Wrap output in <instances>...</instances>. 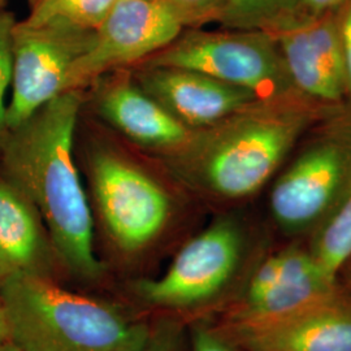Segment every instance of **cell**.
<instances>
[{"label": "cell", "instance_id": "17", "mask_svg": "<svg viewBox=\"0 0 351 351\" xmlns=\"http://www.w3.org/2000/svg\"><path fill=\"white\" fill-rule=\"evenodd\" d=\"M287 0H228L219 24L224 29L264 30L275 24Z\"/></svg>", "mask_w": 351, "mask_h": 351}, {"label": "cell", "instance_id": "24", "mask_svg": "<svg viewBox=\"0 0 351 351\" xmlns=\"http://www.w3.org/2000/svg\"><path fill=\"white\" fill-rule=\"evenodd\" d=\"M337 280H339L341 288L343 289L351 297V258L339 269Z\"/></svg>", "mask_w": 351, "mask_h": 351}, {"label": "cell", "instance_id": "21", "mask_svg": "<svg viewBox=\"0 0 351 351\" xmlns=\"http://www.w3.org/2000/svg\"><path fill=\"white\" fill-rule=\"evenodd\" d=\"M348 0H287L281 14L267 32L277 26L302 23L341 12Z\"/></svg>", "mask_w": 351, "mask_h": 351}, {"label": "cell", "instance_id": "27", "mask_svg": "<svg viewBox=\"0 0 351 351\" xmlns=\"http://www.w3.org/2000/svg\"><path fill=\"white\" fill-rule=\"evenodd\" d=\"M5 3H7V0H0V11H3V10H4Z\"/></svg>", "mask_w": 351, "mask_h": 351}, {"label": "cell", "instance_id": "3", "mask_svg": "<svg viewBox=\"0 0 351 351\" xmlns=\"http://www.w3.org/2000/svg\"><path fill=\"white\" fill-rule=\"evenodd\" d=\"M269 230L239 207L220 211L182 243L160 276L137 278L129 291L142 306L188 323L217 319L237 303L276 245Z\"/></svg>", "mask_w": 351, "mask_h": 351}, {"label": "cell", "instance_id": "16", "mask_svg": "<svg viewBox=\"0 0 351 351\" xmlns=\"http://www.w3.org/2000/svg\"><path fill=\"white\" fill-rule=\"evenodd\" d=\"M116 0H27L30 12L26 23H62L95 30Z\"/></svg>", "mask_w": 351, "mask_h": 351}, {"label": "cell", "instance_id": "10", "mask_svg": "<svg viewBox=\"0 0 351 351\" xmlns=\"http://www.w3.org/2000/svg\"><path fill=\"white\" fill-rule=\"evenodd\" d=\"M215 323L241 351H351V297L339 284L326 297L275 320Z\"/></svg>", "mask_w": 351, "mask_h": 351}, {"label": "cell", "instance_id": "9", "mask_svg": "<svg viewBox=\"0 0 351 351\" xmlns=\"http://www.w3.org/2000/svg\"><path fill=\"white\" fill-rule=\"evenodd\" d=\"M184 26L159 0H116L94 30L88 50L66 75L64 93L85 90L103 75L130 69L163 50Z\"/></svg>", "mask_w": 351, "mask_h": 351}, {"label": "cell", "instance_id": "2", "mask_svg": "<svg viewBox=\"0 0 351 351\" xmlns=\"http://www.w3.org/2000/svg\"><path fill=\"white\" fill-rule=\"evenodd\" d=\"M324 108L303 97L258 101L211 126L194 130L186 143L159 159L189 195L239 208L277 175L282 162Z\"/></svg>", "mask_w": 351, "mask_h": 351}, {"label": "cell", "instance_id": "11", "mask_svg": "<svg viewBox=\"0 0 351 351\" xmlns=\"http://www.w3.org/2000/svg\"><path fill=\"white\" fill-rule=\"evenodd\" d=\"M339 17L336 13L267 32L276 40L295 91L328 107L348 95Z\"/></svg>", "mask_w": 351, "mask_h": 351}, {"label": "cell", "instance_id": "18", "mask_svg": "<svg viewBox=\"0 0 351 351\" xmlns=\"http://www.w3.org/2000/svg\"><path fill=\"white\" fill-rule=\"evenodd\" d=\"M136 351H191L188 322L163 315L151 323L147 339Z\"/></svg>", "mask_w": 351, "mask_h": 351}, {"label": "cell", "instance_id": "13", "mask_svg": "<svg viewBox=\"0 0 351 351\" xmlns=\"http://www.w3.org/2000/svg\"><path fill=\"white\" fill-rule=\"evenodd\" d=\"M150 97L190 130L213 125L259 101L245 88L176 66L130 68Z\"/></svg>", "mask_w": 351, "mask_h": 351}, {"label": "cell", "instance_id": "8", "mask_svg": "<svg viewBox=\"0 0 351 351\" xmlns=\"http://www.w3.org/2000/svg\"><path fill=\"white\" fill-rule=\"evenodd\" d=\"M94 30L62 23L17 21L12 37L8 130L24 124L45 104L63 94L66 75L88 50Z\"/></svg>", "mask_w": 351, "mask_h": 351}, {"label": "cell", "instance_id": "5", "mask_svg": "<svg viewBox=\"0 0 351 351\" xmlns=\"http://www.w3.org/2000/svg\"><path fill=\"white\" fill-rule=\"evenodd\" d=\"M10 343L20 351H136L151 323L117 303L19 276L0 287Z\"/></svg>", "mask_w": 351, "mask_h": 351}, {"label": "cell", "instance_id": "1", "mask_svg": "<svg viewBox=\"0 0 351 351\" xmlns=\"http://www.w3.org/2000/svg\"><path fill=\"white\" fill-rule=\"evenodd\" d=\"M85 90H71L8 132L1 152L5 178L37 207L66 276L99 284L107 267L95 251V221L75 163V132Z\"/></svg>", "mask_w": 351, "mask_h": 351}, {"label": "cell", "instance_id": "14", "mask_svg": "<svg viewBox=\"0 0 351 351\" xmlns=\"http://www.w3.org/2000/svg\"><path fill=\"white\" fill-rule=\"evenodd\" d=\"M19 276H66L50 233L25 194L0 176V287Z\"/></svg>", "mask_w": 351, "mask_h": 351}, {"label": "cell", "instance_id": "22", "mask_svg": "<svg viewBox=\"0 0 351 351\" xmlns=\"http://www.w3.org/2000/svg\"><path fill=\"white\" fill-rule=\"evenodd\" d=\"M189 332L191 351H241L213 319L190 322Z\"/></svg>", "mask_w": 351, "mask_h": 351}, {"label": "cell", "instance_id": "12", "mask_svg": "<svg viewBox=\"0 0 351 351\" xmlns=\"http://www.w3.org/2000/svg\"><path fill=\"white\" fill-rule=\"evenodd\" d=\"M88 88L94 112L129 143L158 159L182 147L194 132L141 88L132 69L103 75Z\"/></svg>", "mask_w": 351, "mask_h": 351}, {"label": "cell", "instance_id": "25", "mask_svg": "<svg viewBox=\"0 0 351 351\" xmlns=\"http://www.w3.org/2000/svg\"><path fill=\"white\" fill-rule=\"evenodd\" d=\"M10 342L8 339V330H7V324H5V317L3 313V307H1V302H0V350L4 345H7Z\"/></svg>", "mask_w": 351, "mask_h": 351}, {"label": "cell", "instance_id": "26", "mask_svg": "<svg viewBox=\"0 0 351 351\" xmlns=\"http://www.w3.org/2000/svg\"><path fill=\"white\" fill-rule=\"evenodd\" d=\"M0 351H20L19 350V349H17V348H14V346H13V345H11V343H10V342H8V343H7V345H4V346H3V348H1V350Z\"/></svg>", "mask_w": 351, "mask_h": 351}, {"label": "cell", "instance_id": "19", "mask_svg": "<svg viewBox=\"0 0 351 351\" xmlns=\"http://www.w3.org/2000/svg\"><path fill=\"white\" fill-rule=\"evenodd\" d=\"M16 23L12 12L0 11V147L10 132L5 97L12 81V37Z\"/></svg>", "mask_w": 351, "mask_h": 351}, {"label": "cell", "instance_id": "6", "mask_svg": "<svg viewBox=\"0 0 351 351\" xmlns=\"http://www.w3.org/2000/svg\"><path fill=\"white\" fill-rule=\"evenodd\" d=\"M319 130L269 188L268 221L282 241L310 239L351 186V114Z\"/></svg>", "mask_w": 351, "mask_h": 351}, {"label": "cell", "instance_id": "20", "mask_svg": "<svg viewBox=\"0 0 351 351\" xmlns=\"http://www.w3.org/2000/svg\"><path fill=\"white\" fill-rule=\"evenodd\" d=\"M184 29L202 27L208 23H219L228 0H159Z\"/></svg>", "mask_w": 351, "mask_h": 351}, {"label": "cell", "instance_id": "15", "mask_svg": "<svg viewBox=\"0 0 351 351\" xmlns=\"http://www.w3.org/2000/svg\"><path fill=\"white\" fill-rule=\"evenodd\" d=\"M306 242L317 264L337 278L339 269L351 258V186Z\"/></svg>", "mask_w": 351, "mask_h": 351}, {"label": "cell", "instance_id": "7", "mask_svg": "<svg viewBox=\"0 0 351 351\" xmlns=\"http://www.w3.org/2000/svg\"><path fill=\"white\" fill-rule=\"evenodd\" d=\"M137 66L197 71L245 88L259 101L302 97L289 78L275 38L264 30L184 29L172 43Z\"/></svg>", "mask_w": 351, "mask_h": 351}, {"label": "cell", "instance_id": "23", "mask_svg": "<svg viewBox=\"0 0 351 351\" xmlns=\"http://www.w3.org/2000/svg\"><path fill=\"white\" fill-rule=\"evenodd\" d=\"M339 32L343 49V63L348 84V94L351 97V0H348L339 12Z\"/></svg>", "mask_w": 351, "mask_h": 351}, {"label": "cell", "instance_id": "4", "mask_svg": "<svg viewBox=\"0 0 351 351\" xmlns=\"http://www.w3.org/2000/svg\"><path fill=\"white\" fill-rule=\"evenodd\" d=\"M85 168L94 221L117 261L136 262L168 239L186 210L188 193L168 172L108 139H93Z\"/></svg>", "mask_w": 351, "mask_h": 351}]
</instances>
